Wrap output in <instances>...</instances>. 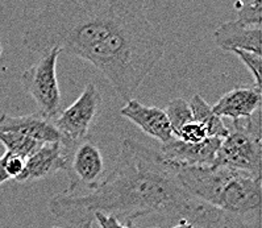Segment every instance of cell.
I'll return each mask as SVG.
<instances>
[{"label":"cell","instance_id":"1","mask_svg":"<svg viewBox=\"0 0 262 228\" xmlns=\"http://www.w3.org/2000/svg\"><path fill=\"white\" fill-rule=\"evenodd\" d=\"M49 211L75 228L93 224L102 213L133 222L156 215L169 227L186 220L194 228H234V218L187 194L160 152L133 139L121 141L112 172L95 190L82 195H54Z\"/></svg>","mask_w":262,"mask_h":228},{"label":"cell","instance_id":"2","mask_svg":"<svg viewBox=\"0 0 262 228\" xmlns=\"http://www.w3.org/2000/svg\"><path fill=\"white\" fill-rule=\"evenodd\" d=\"M132 0H63L50 2L36 13L23 36L32 53L59 49L82 57L111 33L129 10Z\"/></svg>","mask_w":262,"mask_h":228},{"label":"cell","instance_id":"3","mask_svg":"<svg viewBox=\"0 0 262 228\" xmlns=\"http://www.w3.org/2000/svg\"><path fill=\"white\" fill-rule=\"evenodd\" d=\"M166 50V40L149 22L144 2L132 0L116 28L80 59L90 62L124 100H130Z\"/></svg>","mask_w":262,"mask_h":228},{"label":"cell","instance_id":"4","mask_svg":"<svg viewBox=\"0 0 262 228\" xmlns=\"http://www.w3.org/2000/svg\"><path fill=\"white\" fill-rule=\"evenodd\" d=\"M170 167L191 197L233 215L259 216L261 177L224 167Z\"/></svg>","mask_w":262,"mask_h":228},{"label":"cell","instance_id":"5","mask_svg":"<svg viewBox=\"0 0 262 228\" xmlns=\"http://www.w3.org/2000/svg\"><path fill=\"white\" fill-rule=\"evenodd\" d=\"M261 108L252 116L232 121L228 135L222 139L213 167H224L261 177Z\"/></svg>","mask_w":262,"mask_h":228},{"label":"cell","instance_id":"6","mask_svg":"<svg viewBox=\"0 0 262 228\" xmlns=\"http://www.w3.org/2000/svg\"><path fill=\"white\" fill-rule=\"evenodd\" d=\"M61 54L59 49L43 53L36 64L20 75V84L34 99L38 114L53 121L62 111V94L57 79V61Z\"/></svg>","mask_w":262,"mask_h":228},{"label":"cell","instance_id":"7","mask_svg":"<svg viewBox=\"0 0 262 228\" xmlns=\"http://www.w3.org/2000/svg\"><path fill=\"white\" fill-rule=\"evenodd\" d=\"M63 147L68 152L66 173L70 179L63 194L74 195L80 188L89 191L95 190L104 179L105 173L104 158L100 148L90 139Z\"/></svg>","mask_w":262,"mask_h":228},{"label":"cell","instance_id":"8","mask_svg":"<svg viewBox=\"0 0 262 228\" xmlns=\"http://www.w3.org/2000/svg\"><path fill=\"white\" fill-rule=\"evenodd\" d=\"M102 106V95L98 87L90 82L79 98L56 117L54 126L62 136V144L73 145L89 139L91 127L95 123Z\"/></svg>","mask_w":262,"mask_h":228},{"label":"cell","instance_id":"9","mask_svg":"<svg viewBox=\"0 0 262 228\" xmlns=\"http://www.w3.org/2000/svg\"><path fill=\"white\" fill-rule=\"evenodd\" d=\"M222 139L208 137L199 144H187L173 137L169 142L160 145L161 157L165 161L181 167H213L216 153Z\"/></svg>","mask_w":262,"mask_h":228},{"label":"cell","instance_id":"10","mask_svg":"<svg viewBox=\"0 0 262 228\" xmlns=\"http://www.w3.org/2000/svg\"><path fill=\"white\" fill-rule=\"evenodd\" d=\"M120 115L133 123L145 135L150 136L164 145L173 139V131L169 119L162 108L145 106L136 99H130L120 110Z\"/></svg>","mask_w":262,"mask_h":228},{"label":"cell","instance_id":"11","mask_svg":"<svg viewBox=\"0 0 262 228\" xmlns=\"http://www.w3.org/2000/svg\"><path fill=\"white\" fill-rule=\"evenodd\" d=\"M68 168V152L61 142L43 144L37 152L25 160V167L20 177L16 179L19 183L38 181L56 174Z\"/></svg>","mask_w":262,"mask_h":228},{"label":"cell","instance_id":"12","mask_svg":"<svg viewBox=\"0 0 262 228\" xmlns=\"http://www.w3.org/2000/svg\"><path fill=\"white\" fill-rule=\"evenodd\" d=\"M0 132L21 133L41 144H62L63 141L61 133L54 126V121L49 120L38 112L24 116H11L3 114L0 116Z\"/></svg>","mask_w":262,"mask_h":228},{"label":"cell","instance_id":"13","mask_svg":"<svg viewBox=\"0 0 262 228\" xmlns=\"http://www.w3.org/2000/svg\"><path fill=\"white\" fill-rule=\"evenodd\" d=\"M216 45L225 52L244 50L261 56V28L248 27L238 20H229L213 33Z\"/></svg>","mask_w":262,"mask_h":228},{"label":"cell","instance_id":"14","mask_svg":"<svg viewBox=\"0 0 262 228\" xmlns=\"http://www.w3.org/2000/svg\"><path fill=\"white\" fill-rule=\"evenodd\" d=\"M261 108V89L258 87H237L228 93L212 106L216 116L228 117L232 121L252 116Z\"/></svg>","mask_w":262,"mask_h":228},{"label":"cell","instance_id":"15","mask_svg":"<svg viewBox=\"0 0 262 228\" xmlns=\"http://www.w3.org/2000/svg\"><path fill=\"white\" fill-rule=\"evenodd\" d=\"M188 106L191 108L192 120L204 127L208 137L224 139L228 135V127L225 126L219 116L213 114L212 106L208 105L199 94H195L190 99Z\"/></svg>","mask_w":262,"mask_h":228},{"label":"cell","instance_id":"16","mask_svg":"<svg viewBox=\"0 0 262 228\" xmlns=\"http://www.w3.org/2000/svg\"><path fill=\"white\" fill-rule=\"evenodd\" d=\"M0 142L6 147V152L20 156L25 160L31 157L34 152H37L43 145L31 137L16 132H0Z\"/></svg>","mask_w":262,"mask_h":228},{"label":"cell","instance_id":"17","mask_svg":"<svg viewBox=\"0 0 262 228\" xmlns=\"http://www.w3.org/2000/svg\"><path fill=\"white\" fill-rule=\"evenodd\" d=\"M164 111L166 114L167 119H169V123L170 127H171V131H173L174 137L178 135V132L181 131L182 127H185L186 124L192 121L191 108L188 106L187 100H185L182 98H176L173 100H170Z\"/></svg>","mask_w":262,"mask_h":228},{"label":"cell","instance_id":"18","mask_svg":"<svg viewBox=\"0 0 262 228\" xmlns=\"http://www.w3.org/2000/svg\"><path fill=\"white\" fill-rule=\"evenodd\" d=\"M237 10V19L240 23L248 27L261 28V0H243L234 4Z\"/></svg>","mask_w":262,"mask_h":228},{"label":"cell","instance_id":"19","mask_svg":"<svg viewBox=\"0 0 262 228\" xmlns=\"http://www.w3.org/2000/svg\"><path fill=\"white\" fill-rule=\"evenodd\" d=\"M25 167V158L15 156L12 153H6L0 157V185L10 179H17Z\"/></svg>","mask_w":262,"mask_h":228},{"label":"cell","instance_id":"20","mask_svg":"<svg viewBox=\"0 0 262 228\" xmlns=\"http://www.w3.org/2000/svg\"><path fill=\"white\" fill-rule=\"evenodd\" d=\"M234 56H237L240 61L247 66L249 73L252 74L253 79H254V87L261 89V65L262 59L259 54H254V53L244 52V50H232Z\"/></svg>","mask_w":262,"mask_h":228},{"label":"cell","instance_id":"21","mask_svg":"<svg viewBox=\"0 0 262 228\" xmlns=\"http://www.w3.org/2000/svg\"><path fill=\"white\" fill-rule=\"evenodd\" d=\"M176 137L182 140L183 142H187V144H199V142L208 139V135H207V131L204 130L203 126L192 120L186 124L185 127H182Z\"/></svg>","mask_w":262,"mask_h":228},{"label":"cell","instance_id":"22","mask_svg":"<svg viewBox=\"0 0 262 228\" xmlns=\"http://www.w3.org/2000/svg\"><path fill=\"white\" fill-rule=\"evenodd\" d=\"M94 219L102 228H128V225L121 224L120 220L112 215H104L102 213H96L94 215Z\"/></svg>","mask_w":262,"mask_h":228},{"label":"cell","instance_id":"23","mask_svg":"<svg viewBox=\"0 0 262 228\" xmlns=\"http://www.w3.org/2000/svg\"><path fill=\"white\" fill-rule=\"evenodd\" d=\"M169 228H194V225H191L188 222H186V220H179V222H177L176 224Z\"/></svg>","mask_w":262,"mask_h":228},{"label":"cell","instance_id":"24","mask_svg":"<svg viewBox=\"0 0 262 228\" xmlns=\"http://www.w3.org/2000/svg\"><path fill=\"white\" fill-rule=\"evenodd\" d=\"M82 228H93V224H86V225H83Z\"/></svg>","mask_w":262,"mask_h":228},{"label":"cell","instance_id":"25","mask_svg":"<svg viewBox=\"0 0 262 228\" xmlns=\"http://www.w3.org/2000/svg\"><path fill=\"white\" fill-rule=\"evenodd\" d=\"M2 53H3V48H2V43H0V56H2Z\"/></svg>","mask_w":262,"mask_h":228},{"label":"cell","instance_id":"26","mask_svg":"<svg viewBox=\"0 0 262 228\" xmlns=\"http://www.w3.org/2000/svg\"><path fill=\"white\" fill-rule=\"evenodd\" d=\"M150 228H161V227H150Z\"/></svg>","mask_w":262,"mask_h":228},{"label":"cell","instance_id":"27","mask_svg":"<svg viewBox=\"0 0 262 228\" xmlns=\"http://www.w3.org/2000/svg\"><path fill=\"white\" fill-rule=\"evenodd\" d=\"M52 228H61V227H52Z\"/></svg>","mask_w":262,"mask_h":228}]
</instances>
